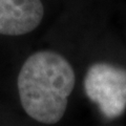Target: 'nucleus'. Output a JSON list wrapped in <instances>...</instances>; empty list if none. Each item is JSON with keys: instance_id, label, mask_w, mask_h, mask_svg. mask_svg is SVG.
<instances>
[{"instance_id": "2", "label": "nucleus", "mask_w": 126, "mask_h": 126, "mask_svg": "<svg viewBox=\"0 0 126 126\" xmlns=\"http://www.w3.org/2000/svg\"><path fill=\"white\" fill-rule=\"evenodd\" d=\"M84 90L107 119H116L126 109V69L96 63L87 70Z\"/></svg>"}, {"instance_id": "3", "label": "nucleus", "mask_w": 126, "mask_h": 126, "mask_svg": "<svg viewBox=\"0 0 126 126\" xmlns=\"http://www.w3.org/2000/svg\"><path fill=\"white\" fill-rule=\"evenodd\" d=\"M40 0H0V34L21 36L31 33L43 18Z\"/></svg>"}, {"instance_id": "1", "label": "nucleus", "mask_w": 126, "mask_h": 126, "mask_svg": "<svg viewBox=\"0 0 126 126\" xmlns=\"http://www.w3.org/2000/svg\"><path fill=\"white\" fill-rule=\"evenodd\" d=\"M23 109L40 123L55 124L64 116L75 86V73L66 59L50 50L27 58L17 80Z\"/></svg>"}]
</instances>
